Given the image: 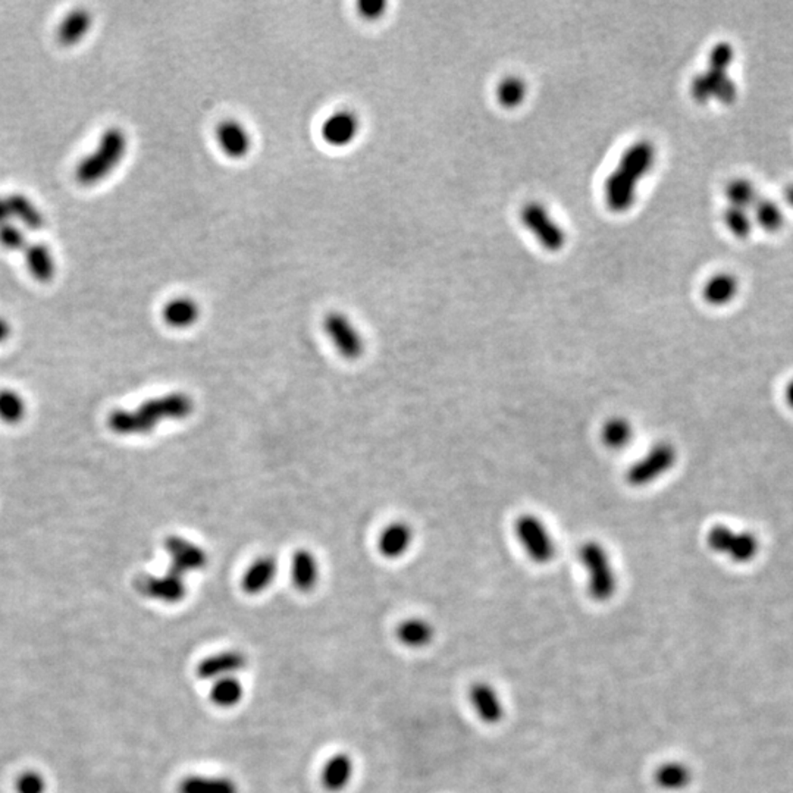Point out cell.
<instances>
[{
  "label": "cell",
  "mask_w": 793,
  "mask_h": 793,
  "mask_svg": "<svg viewBox=\"0 0 793 793\" xmlns=\"http://www.w3.org/2000/svg\"><path fill=\"white\" fill-rule=\"evenodd\" d=\"M396 637L406 648L421 649L433 642L435 629L422 617H409L396 626Z\"/></svg>",
  "instance_id": "cell-21"
},
{
  "label": "cell",
  "mask_w": 793,
  "mask_h": 793,
  "mask_svg": "<svg viewBox=\"0 0 793 793\" xmlns=\"http://www.w3.org/2000/svg\"><path fill=\"white\" fill-rule=\"evenodd\" d=\"M0 244L11 252L24 253L30 243L23 229L11 219L0 224Z\"/></svg>",
  "instance_id": "cell-36"
},
{
  "label": "cell",
  "mask_w": 793,
  "mask_h": 793,
  "mask_svg": "<svg viewBox=\"0 0 793 793\" xmlns=\"http://www.w3.org/2000/svg\"><path fill=\"white\" fill-rule=\"evenodd\" d=\"M677 452L668 443H658L628 471V482L632 487H645L658 480L675 466Z\"/></svg>",
  "instance_id": "cell-9"
},
{
  "label": "cell",
  "mask_w": 793,
  "mask_h": 793,
  "mask_svg": "<svg viewBox=\"0 0 793 793\" xmlns=\"http://www.w3.org/2000/svg\"><path fill=\"white\" fill-rule=\"evenodd\" d=\"M194 410V401L184 393H171L145 401L135 409L115 410L107 417L112 433L121 436L147 435L159 424L182 421Z\"/></svg>",
  "instance_id": "cell-1"
},
{
  "label": "cell",
  "mask_w": 793,
  "mask_h": 793,
  "mask_svg": "<svg viewBox=\"0 0 793 793\" xmlns=\"http://www.w3.org/2000/svg\"><path fill=\"white\" fill-rule=\"evenodd\" d=\"M135 588L145 597L165 604H178L189 593L185 577L173 570L163 574H140L135 581Z\"/></svg>",
  "instance_id": "cell-10"
},
{
  "label": "cell",
  "mask_w": 793,
  "mask_h": 793,
  "mask_svg": "<svg viewBox=\"0 0 793 793\" xmlns=\"http://www.w3.org/2000/svg\"><path fill=\"white\" fill-rule=\"evenodd\" d=\"M413 544V529L406 522H393L387 525L378 538V550L389 560L405 555Z\"/></svg>",
  "instance_id": "cell-19"
},
{
  "label": "cell",
  "mask_w": 793,
  "mask_h": 793,
  "mask_svg": "<svg viewBox=\"0 0 793 793\" xmlns=\"http://www.w3.org/2000/svg\"><path fill=\"white\" fill-rule=\"evenodd\" d=\"M165 551L169 555L171 567L175 574L181 576L201 572L208 565V554L196 542L180 536V535H173L165 539Z\"/></svg>",
  "instance_id": "cell-11"
},
{
  "label": "cell",
  "mask_w": 793,
  "mask_h": 793,
  "mask_svg": "<svg viewBox=\"0 0 793 793\" xmlns=\"http://www.w3.org/2000/svg\"><path fill=\"white\" fill-rule=\"evenodd\" d=\"M278 574V562L274 555H262L256 558L252 564L248 565L241 577V589L247 595H260L266 592L275 582Z\"/></svg>",
  "instance_id": "cell-15"
},
{
  "label": "cell",
  "mask_w": 793,
  "mask_h": 793,
  "mask_svg": "<svg viewBox=\"0 0 793 793\" xmlns=\"http://www.w3.org/2000/svg\"><path fill=\"white\" fill-rule=\"evenodd\" d=\"M471 705L480 717V722L487 724H497L504 717V705L499 692L494 686L485 682L475 684L469 692Z\"/></svg>",
  "instance_id": "cell-16"
},
{
  "label": "cell",
  "mask_w": 793,
  "mask_h": 793,
  "mask_svg": "<svg viewBox=\"0 0 793 793\" xmlns=\"http://www.w3.org/2000/svg\"><path fill=\"white\" fill-rule=\"evenodd\" d=\"M201 306L191 297H177L166 303L162 318L175 330H187L201 319Z\"/></svg>",
  "instance_id": "cell-22"
},
{
  "label": "cell",
  "mask_w": 793,
  "mask_h": 793,
  "mask_svg": "<svg viewBox=\"0 0 793 793\" xmlns=\"http://www.w3.org/2000/svg\"><path fill=\"white\" fill-rule=\"evenodd\" d=\"M724 196H726L729 206L734 208L750 209L754 208L760 194H758L757 187L752 181L748 178H734L724 189Z\"/></svg>",
  "instance_id": "cell-29"
},
{
  "label": "cell",
  "mask_w": 793,
  "mask_h": 793,
  "mask_svg": "<svg viewBox=\"0 0 793 793\" xmlns=\"http://www.w3.org/2000/svg\"><path fill=\"white\" fill-rule=\"evenodd\" d=\"M657 786H660L661 789L677 790L682 789L689 780L686 767L682 766L679 762H666L663 766L658 767L654 773Z\"/></svg>",
  "instance_id": "cell-33"
},
{
  "label": "cell",
  "mask_w": 793,
  "mask_h": 793,
  "mask_svg": "<svg viewBox=\"0 0 793 793\" xmlns=\"http://www.w3.org/2000/svg\"><path fill=\"white\" fill-rule=\"evenodd\" d=\"M217 140L220 150L232 159L247 156L252 149V135L247 128L236 119L220 122L217 126Z\"/></svg>",
  "instance_id": "cell-17"
},
{
  "label": "cell",
  "mask_w": 793,
  "mask_h": 793,
  "mask_svg": "<svg viewBox=\"0 0 793 793\" xmlns=\"http://www.w3.org/2000/svg\"><path fill=\"white\" fill-rule=\"evenodd\" d=\"M786 401L789 403L790 407L793 409V381L786 388Z\"/></svg>",
  "instance_id": "cell-42"
},
{
  "label": "cell",
  "mask_w": 793,
  "mask_h": 793,
  "mask_svg": "<svg viewBox=\"0 0 793 793\" xmlns=\"http://www.w3.org/2000/svg\"><path fill=\"white\" fill-rule=\"evenodd\" d=\"M178 793H240L236 780L222 774H190L178 783Z\"/></svg>",
  "instance_id": "cell-20"
},
{
  "label": "cell",
  "mask_w": 793,
  "mask_h": 793,
  "mask_svg": "<svg viewBox=\"0 0 793 793\" xmlns=\"http://www.w3.org/2000/svg\"><path fill=\"white\" fill-rule=\"evenodd\" d=\"M247 656L237 649H225L215 652L199 661L196 666V675L199 679L215 682V680L238 676L247 667Z\"/></svg>",
  "instance_id": "cell-12"
},
{
  "label": "cell",
  "mask_w": 793,
  "mask_h": 793,
  "mask_svg": "<svg viewBox=\"0 0 793 793\" xmlns=\"http://www.w3.org/2000/svg\"><path fill=\"white\" fill-rule=\"evenodd\" d=\"M16 792L44 793L46 792V780L37 771H25L16 780Z\"/></svg>",
  "instance_id": "cell-38"
},
{
  "label": "cell",
  "mask_w": 793,
  "mask_h": 793,
  "mask_svg": "<svg viewBox=\"0 0 793 793\" xmlns=\"http://www.w3.org/2000/svg\"><path fill=\"white\" fill-rule=\"evenodd\" d=\"M11 325H9L8 321L4 318H0V344L2 342L6 341L8 340L9 335H11Z\"/></svg>",
  "instance_id": "cell-41"
},
{
  "label": "cell",
  "mask_w": 793,
  "mask_h": 793,
  "mask_svg": "<svg viewBox=\"0 0 793 793\" xmlns=\"http://www.w3.org/2000/svg\"><path fill=\"white\" fill-rule=\"evenodd\" d=\"M387 2L384 0H361L358 5V11L361 18L368 21L379 20L385 14Z\"/></svg>",
  "instance_id": "cell-39"
},
{
  "label": "cell",
  "mask_w": 793,
  "mask_h": 793,
  "mask_svg": "<svg viewBox=\"0 0 793 793\" xmlns=\"http://www.w3.org/2000/svg\"><path fill=\"white\" fill-rule=\"evenodd\" d=\"M527 86L520 77H506L497 87V98L504 107H518L527 98Z\"/></svg>",
  "instance_id": "cell-34"
},
{
  "label": "cell",
  "mask_w": 793,
  "mask_h": 793,
  "mask_svg": "<svg viewBox=\"0 0 793 793\" xmlns=\"http://www.w3.org/2000/svg\"><path fill=\"white\" fill-rule=\"evenodd\" d=\"M515 530L520 546L534 562L546 564L553 560L555 542L541 518L534 515H522L516 520Z\"/></svg>",
  "instance_id": "cell-6"
},
{
  "label": "cell",
  "mask_w": 793,
  "mask_h": 793,
  "mask_svg": "<svg viewBox=\"0 0 793 793\" xmlns=\"http://www.w3.org/2000/svg\"><path fill=\"white\" fill-rule=\"evenodd\" d=\"M734 51L729 44H715L708 56V68L692 79L691 96L695 102L708 103L714 98L732 105L738 98V86L731 77Z\"/></svg>",
  "instance_id": "cell-3"
},
{
  "label": "cell",
  "mask_w": 793,
  "mask_h": 793,
  "mask_svg": "<svg viewBox=\"0 0 793 793\" xmlns=\"http://www.w3.org/2000/svg\"><path fill=\"white\" fill-rule=\"evenodd\" d=\"M758 551V541L754 535L750 532L734 534L727 555H731L734 562H748L755 557Z\"/></svg>",
  "instance_id": "cell-35"
},
{
  "label": "cell",
  "mask_w": 793,
  "mask_h": 793,
  "mask_svg": "<svg viewBox=\"0 0 793 793\" xmlns=\"http://www.w3.org/2000/svg\"><path fill=\"white\" fill-rule=\"evenodd\" d=\"M290 576L293 585L303 593H309L316 589L321 581V564L311 550L299 548L294 551L290 563Z\"/></svg>",
  "instance_id": "cell-14"
},
{
  "label": "cell",
  "mask_w": 793,
  "mask_h": 793,
  "mask_svg": "<svg viewBox=\"0 0 793 793\" xmlns=\"http://www.w3.org/2000/svg\"><path fill=\"white\" fill-rule=\"evenodd\" d=\"M28 271L42 284L51 283L55 276V257L48 244L32 243L24 250Z\"/></svg>",
  "instance_id": "cell-23"
},
{
  "label": "cell",
  "mask_w": 793,
  "mask_h": 793,
  "mask_svg": "<svg viewBox=\"0 0 793 793\" xmlns=\"http://www.w3.org/2000/svg\"><path fill=\"white\" fill-rule=\"evenodd\" d=\"M90 11L86 8H75L63 18L58 28V39L63 46H74L86 37L91 28Z\"/></svg>",
  "instance_id": "cell-24"
},
{
  "label": "cell",
  "mask_w": 793,
  "mask_h": 793,
  "mask_svg": "<svg viewBox=\"0 0 793 793\" xmlns=\"http://www.w3.org/2000/svg\"><path fill=\"white\" fill-rule=\"evenodd\" d=\"M654 163L656 147L648 140L633 143L626 149L604 185L605 203L613 212H626L635 203L638 184Z\"/></svg>",
  "instance_id": "cell-2"
},
{
  "label": "cell",
  "mask_w": 793,
  "mask_h": 793,
  "mask_svg": "<svg viewBox=\"0 0 793 793\" xmlns=\"http://www.w3.org/2000/svg\"><path fill=\"white\" fill-rule=\"evenodd\" d=\"M11 219H13V217H11V212H9L6 197H0V224H4L6 220Z\"/></svg>",
  "instance_id": "cell-40"
},
{
  "label": "cell",
  "mask_w": 793,
  "mask_h": 793,
  "mask_svg": "<svg viewBox=\"0 0 793 793\" xmlns=\"http://www.w3.org/2000/svg\"><path fill=\"white\" fill-rule=\"evenodd\" d=\"M579 557L588 574L589 595L598 602L611 600L616 593L617 576L604 546L598 542H585Z\"/></svg>",
  "instance_id": "cell-5"
},
{
  "label": "cell",
  "mask_w": 793,
  "mask_h": 793,
  "mask_svg": "<svg viewBox=\"0 0 793 793\" xmlns=\"http://www.w3.org/2000/svg\"><path fill=\"white\" fill-rule=\"evenodd\" d=\"M128 149L126 134L118 126H110L98 140L95 152L84 157L75 169V178L84 187L98 184L118 168Z\"/></svg>",
  "instance_id": "cell-4"
},
{
  "label": "cell",
  "mask_w": 793,
  "mask_h": 793,
  "mask_svg": "<svg viewBox=\"0 0 793 793\" xmlns=\"http://www.w3.org/2000/svg\"><path fill=\"white\" fill-rule=\"evenodd\" d=\"M723 220H724V225L732 236L741 238V240L748 238L754 229L752 215L746 209L729 206V208L724 209Z\"/></svg>",
  "instance_id": "cell-32"
},
{
  "label": "cell",
  "mask_w": 793,
  "mask_h": 793,
  "mask_svg": "<svg viewBox=\"0 0 793 793\" xmlns=\"http://www.w3.org/2000/svg\"><path fill=\"white\" fill-rule=\"evenodd\" d=\"M785 199L793 208V184L788 185L785 190Z\"/></svg>",
  "instance_id": "cell-43"
},
{
  "label": "cell",
  "mask_w": 793,
  "mask_h": 793,
  "mask_svg": "<svg viewBox=\"0 0 793 793\" xmlns=\"http://www.w3.org/2000/svg\"><path fill=\"white\" fill-rule=\"evenodd\" d=\"M9 212L14 220H20L21 225L32 231H40L44 227V217L36 203L24 194L15 192L6 197Z\"/></svg>",
  "instance_id": "cell-27"
},
{
  "label": "cell",
  "mask_w": 793,
  "mask_h": 793,
  "mask_svg": "<svg viewBox=\"0 0 793 793\" xmlns=\"http://www.w3.org/2000/svg\"><path fill=\"white\" fill-rule=\"evenodd\" d=\"M360 130V119L353 110H337L330 115L322 124V138L325 143L334 147H346L358 137Z\"/></svg>",
  "instance_id": "cell-13"
},
{
  "label": "cell",
  "mask_w": 793,
  "mask_h": 793,
  "mask_svg": "<svg viewBox=\"0 0 793 793\" xmlns=\"http://www.w3.org/2000/svg\"><path fill=\"white\" fill-rule=\"evenodd\" d=\"M752 219L760 229L767 232H776L785 224V213L778 201L769 197H760L752 208Z\"/></svg>",
  "instance_id": "cell-28"
},
{
  "label": "cell",
  "mask_w": 793,
  "mask_h": 793,
  "mask_svg": "<svg viewBox=\"0 0 793 793\" xmlns=\"http://www.w3.org/2000/svg\"><path fill=\"white\" fill-rule=\"evenodd\" d=\"M739 281L733 274H715L704 285V300L713 306H724L736 297Z\"/></svg>",
  "instance_id": "cell-26"
},
{
  "label": "cell",
  "mask_w": 793,
  "mask_h": 793,
  "mask_svg": "<svg viewBox=\"0 0 793 793\" xmlns=\"http://www.w3.org/2000/svg\"><path fill=\"white\" fill-rule=\"evenodd\" d=\"M244 695H246V691H244V685L241 684L238 676L215 680L210 684V691H209V698L212 701L213 705L224 708V710L238 707Z\"/></svg>",
  "instance_id": "cell-25"
},
{
  "label": "cell",
  "mask_w": 793,
  "mask_h": 793,
  "mask_svg": "<svg viewBox=\"0 0 793 793\" xmlns=\"http://www.w3.org/2000/svg\"><path fill=\"white\" fill-rule=\"evenodd\" d=\"M633 428L625 417H613L602 428V441L611 450H621L630 443Z\"/></svg>",
  "instance_id": "cell-30"
},
{
  "label": "cell",
  "mask_w": 793,
  "mask_h": 793,
  "mask_svg": "<svg viewBox=\"0 0 793 793\" xmlns=\"http://www.w3.org/2000/svg\"><path fill=\"white\" fill-rule=\"evenodd\" d=\"M27 413V405L14 389H0V421L5 424H20Z\"/></svg>",
  "instance_id": "cell-31"
},
{
  "label": "cell",
  "mask_w": 793,
  "mask_h": 793,
  "mask_svg": "<svg viewBox=\"0 0 793 793\" xmlns=\"http://www.w3.org/2000/svg\"><path fill=\"white\" fill-rule=\"evenodd\" d=\"M323 331L337 350L338 354L346 360H358L365 351V341L358 326L341 312H331L323 319Z\"/></svg>",
  "instance_id": "cell-8"
},
{
  "label": "cell",
  "mask_w": 793,
  "mask_h": 793,
  "mask_svg": "<svg viewBox=\"0 0 793 793\" xmlns=\"http://www.w3.org/2000/svg\"><path fill=\"white\" fill-rule=\"evenodd\" d=\"M522 222L542 247L548 252H560L567 241V234L562 225L551 217L548 209L541 203H527L522 209Z\"/></svg>",
  "instance_id": "cell-7"
},
{
  "label": "cell",
  "mask_w": 793,
  "mask_h": 793,
  "mask_svg": "<svg viewBox=\"0 0 793 793\" xmlns=\"http://www.w3.org/2000/svg\"><path fill=\"white\" fill-rule=\"evenodd\" d=\"M734 534L736 532H733L731 527H723V525L714 527L710 530V534H708V546L715 553L727 554Z\"/></svg>",
  "instance_id": "cell-37"
},
{
  "label": "cell",
  "mask_w": 793,
  "mask_h": 793,
  "mask_svg": "<svg viewBox=\"0 0 793 793\" xmlns=\"http://www.w3.org/2000/svg\"><path fill=\"white\" fill-rule=\"evenodd\" d=\"M353 758L346 752H338L326 760L321 771V783L330 793H340L349 788L354 779Z\"/></svg>",
  "instance_id": "cell-18"
}]
</instances>
